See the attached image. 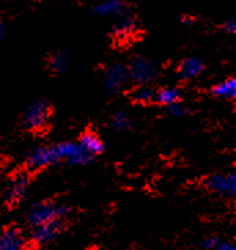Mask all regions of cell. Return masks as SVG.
<instances>
[{
	"instance_id": "cell-23",
	"label": "cell",
	"mask_w": 236,
	"mask_h": 250,
	"mask_svg": "<svg viewBox=\"0 0 236 250\" xmlns=\"http://www.w3.org/2000/svg\"><path fill=\"white\" fill-rule=\"evenodd\" d=\"M217 250H236L235 245L231 242H218L216 246Z\"/></svg>"
},
{
	"instance_id": "cell-4",
	"label": "cell",
	"mask_w": 236,
	"mask_h": 250,
	"mask_svg": "<svg viewBox=\"0 0 236 250\" xmlns=\"http://www.w3.org/2000/svg\"><path fill=\"white\" fill-rule=\"evenodd\" d=\"M126 69H128L129 80L138 83L139 85H147L150 81H153L157 74L154 63L150 59L143 58V57L133 58L129 62V65L126 66Z\"/></svg>"
},
{
	"instance_id": "cell-8",
	"label": "cell",
	"mask_w": 236,
	"mask_h": 250,
	"mask_svg": "<svg viewBox=\"0 0 236 250\" xmlns=\"http://www.w3.org/2000/svg\"><path fill=\"white\" fill-rule=\"evenodd\" d=\"M58 161L55 158L52 146H37L32 148L26 157V165L33 170L43 169L45 167L54 165Z\"/></svg>"
},
{
	"instance_id": "cell-17",
	"label": "cell",
	"mask_w": 236,
	"mask_h": 250,
	"mask_svg": "<svg viewBox=\"0 0 236 250\" xmlns=\"http://www.w3.org/2000/svg\"><path fill=\"white\" fill-rule=\"evenodd\" d=\"M69 66V57L65 52H57L50 59V70L52 73H63Z\"/></svg>"
},
{
	"instance_id": "cell-7",
	"label": "cell",
	"mask_w": 236,
	"mask_h": 250,
	"mask_svg": "<svg viewBox=\"0 0 236 250\" xmlns=\"http://www.w3.org/2000/svg\"><path fill=\"white\" fill-rule=\"evenodd\" d=\"M63 227H65V220L51 221V223H47L43 226L32 228L30 238L36 245L43 246V245L55 241L60 235V232L63 231Z\"/></svg>"
},
{
	"instance_id": "cell-10",
	"label": "cell",
	"mask_w": 236,
	"mask_h": 250,
	"mask_svg": "<svg viewBox=\"0 0 236 250\" xmlns=\"http://www.w3.org/2000/svg\"><path fill=\"white\" fill-rule=\"evenodd\" d=\"M0 250H26V239L21 229L10 227L0 231Z\"/></svg>"
},
{
	"instance_id": "cell-20",
	"label": "cell",
	"mask_w": 236,
	"mask_h": 250,
	"mask_svg": "<svg viewBox=\"0 0 236 250\" xmlns=\"http://www.w3.org/2000/svg\"><path fill=\"white\" fill-rule=\"evenodd\" d=\"M166 109H168V113H169L170 116H173V117H181V116H184L185 113H187V109L180 102L173 103V104L168 106Z\"/></svg>"
},
{
	"instance_id": "cell-13",
	"label": "cell",
	"mask_w": 236,
	"mask_h": 250,
	"mask_svg": "<svg viewBox=\"0 0 236 250\" xmlns=\"http://www.w3.org/2000/svg\"><path fill=\"white\" fill-rule=\"evenodd\" d=\"M79 143H80V146L84 148V151L88 155H91L92 158L96 157L98 154H100L104 148L103 142H102V139H100L96 133H84V135H81Z\"/></svg>"
},
{
	"instance_id": "cell-12",
	"label": "cell",
	"mask_w": 236,
	"mask_h": 250,
	"mask_svg": "<svg viewBox=\"0 0 236 250\" xmlns=\"http://www.w3.org/2000/svg\"><path fill=\"white\" fill-rule=\"evenodd\" d=\"M203 70V61L198 57H191V58L184 59L180 65H178V77L181 80H192L195 77H198Z\"/></svg>"
},
{
	"instance_id": "cell-1",
	"label": "cell",
	"mask_w": 236,
	"mask_h": 250,
	"mask_svg": "<svg viewBox=\"0 0 236 250\" xmlns=\"http://www.w3.org/2000/svg\"><path fill=\"white\" fill-rule=\"evenodd\" d=\"M69 214V208L58 202H40L35 204L28 213V224L30 228L39 227L47 223L65 220Z\"/></svg>"
},
{
	"instance_id": "cell-2",
	"label": "cell",
	"mask_w": 236,
	"mask_h": 250,
	"mask_svg": "<svg viewBox=\"0 0 236 250\" xmlns=\"http://www.w3.org/2000/svg\"><path fill=\"white\" fill-rule=\"evenodd\" d=\"M50 116H51L50 103L44 99H35L23 111V126L29 131H41L48 124Z\"/></svg>"
},
{
	"instance_id": "cell-25",
	"label": "cell",
	"mask_w": 236,
	"mask_h": 250,
	"mask_svg": "<svg viewBox=\"0 0 236 250\" xmlns=\"http://www.w3.org/2000/svg\"><path fill=\"white\" fill-rule=\"evenodd\" d=\"M180 22L184 23V25H190V23H192V18H190V17H181Z\"/></svg>"
},
{
	"instance_id": "cell-15",
	"label": "cell",
	"mask_w": 236,
	"mask_h": 250,
	"mask_svg": "<svg viewBox=\"0 0 236 250\" xmlns=\"http://www.w3.org/2000/svg\"><path fill=\"white\" fill-rule=\"evenodd\" d=\"M212 94L220 99L232 101L236 96V80L234 77H229L227 80L221 81L220 84L214 85L212 88Z\"/></svg>"
},
{
	"instance_id": "cell-9",
	"label": "cell",
	"mask_w": 236,
	"mask_h": 250,
	"mask_svg": "<svg viewBox=\"0 0 236 250\" xmlns=\"http://www.w3.org/2000/svg\"><path fill=\"white\" fill-rule=\"evenodd\" d=\"M30 187V177L26 173H18L15 175L6 188V201L8 204H18L21 202Z\"/></svg>"
},
{
	"instance_id": "cell-5",
	"label": "cell",
	"mask_w": 236,
	"mask_h": 250,
	"mask_svg": "<svg viewBox=\"0 0 236 250\" xmlns=\"http://www.w3.org/2000/svg\"><path fill=\"white\" fill-rule=\"evenodd\" d=\"M129 81L128 69L122 63H111L104 69L103 73V87L107 92L116 94L121 89L125 88Z\"/></svg>"
},
{
	"instance_id": "cell-24",
	"label": "cell",
	"mask_w": 236,
	"mask_h": 250,
	"mask_svg": "<svg viewBox=\"0 0 236 250\" xmlns=\"http://www.w3.org/2000/svg\"><path fill=\"white\" fill-rule=\"evenodd\" d=\"M4 36H6V26H4V23L1 22V20H0V43L3 42Z\"/></svg>"
},
{
	"instance_id": "cell-21",
	"label": "cell",
	"mask_w": 236,
	"mask_h": 250,
	"mask_svg": "<svg viewBox=\"0 0 236 250\" xmlns=\"http://www.w3.org/2000/svg\"><path fill=\"white\" fill-rule=\"evenodd\" d=\"M221 30L227 35H235L236 33V22L234 20H228L221 25Z\"/></svg>"
},
{
	"instance_id": "cell-11",
	"label": "cell",
	"mask_w": 236,
	"mask_h": 250,
	"mask_svg": "<svg viewBox=\"0 0 236 250\" xmlns=\"http://www.w3.org/2000/svg\"><path fill=\"white\" fill-rule=\"evenodd\" d=\"M117 17V21L114 22V26H113L114 36L117 37L118 40L128 39L135 32V28H136L135 17L132 14H128V13H121Z\"/></svg>"
},
{
	"instance_id": "cell-19",
	"label": "cell",
	"mask_w": 236,
	"mask_h": 250,
	"mask_svg": "<svg viewBox=\"0 0 236 250\" xmlns=\"http://www.w3.org/2000/svg\"><path fill=\"white\" fill-rule=\"evenodd\" d=\"M155 98V92L148 85H139L133 91V99L138 103H148Z\"/></svg>"
},
{
	"instance_id": "cell-6",
	"label": "cell",
	"mask_w": 236,
	"mask_h": 250,
	"mask_svg": "<svg viewBox=\"0 0 236 250\" xmlns=\"http://www.w3.org/2000/svg\"><path fill=\"white\" fill-rule=\"evenodd\" d=\"M206 187L225 198H232L236 194V175L231 173H216L206 179Z\"/></svg>"
},
{
	"instance_id": "cell-16",
	"label": "cell",
	"mask_w": 236,
	"mask_h": 250,
	"mask_svg": "<svg viewBox=\"0 0 236 250\" xmlns=\"http://www.w3.org/2000/svg\"><path fill=\"white\" fill-rule=\"evenodd\" d=\"M155 99L158 101V103L168 107L173 103L180 102V89L176 87H165L155 94Z\"/></svg>"
},
{
	"instance_id": "cell-22",
	"label": "cell",
	"mask_w": 236,
	"mask_h": 250,
	"mask_svg": "<svg viewBox=\"0 0 236 250\" xmlns=\"http://www.w3.org/2000/svg\"><path fill=\"white\" fill-rule=\"evenodd\" d=\"M220 242L216 236H209V238H206L203 242H202V246L205 248V249H216V246H217V243Z\"/></svg>"
},
{
	"instance_id": "cell-14",
	"label": "cell",
	"mask_w": 236,
	"mask_h": 250,
	"mask_svg": "<svg viewBox=\"0 0 236 250\" xmlns=\"http://www.w3.org/2000/svg\"><path fill=\"white\" fill-rule=\"evenodd\" d=\"M94 13L100 17H113L124 13V3L121 0H100L95 7Z\"/></svg>"
},
{
	"instance_id": "cell-3",
	"label": "cell",
	"mask_w": 236,
	"mask_h": 250,
	"mask_svg": "<svg viewBox=\"0 0 236 250\" xmlns=\"http://www.w3.org/2000/svg\"><path fill=\"white\" fill-rule=\"evenodd\" d=\"M52 150L58 162L65 161L73 165H85L92 160V157L84 151L79 142H60L54 145Z\"/></svg>"
},
{
	"instance_id": "cell-18",
	"label": "cell",
	"mask_w": 236,
	"mask_h": 250,
	"mask_svg": "<svg viewBox=\"0 0 236 250\" xmlns=\"http://www.w3.org/2000/svg\"><path fill=\"white\" fill-rule=\"evenodd\" d=\"M131 118L128 114L119 111V113H116L113 117H111L110 126L113 131H117V132H124V131H128L131 128Z\"/></svg>"
}]
</instances>
